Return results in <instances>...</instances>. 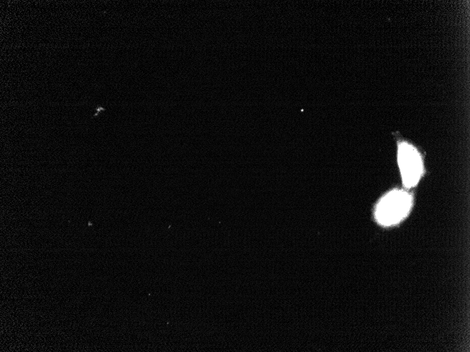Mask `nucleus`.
Segmentation results:
<instances>
[{
	"instance_id": "obj_2",
	"label": "nucleus",
	"mask_w": 470,
	"mask_h": 352,
	"mask_svg": "<svg viewBox=\"0 0 470 352\" xmlns=\"http://www.w3.org/2000/svg\"><path fill=\"white\" fill-rule=\"evenodd\" d=\"M398 158L403 184L407 188L414 186L423 171L419 153L411 145L402 143L398 147Z\"/></svg>"
},
{
	"instance_id": "obj_1",
	"label": "nucleus",
	"mask_w": 470,
	"mask_h": 352,
	"mask_svg": "<svg viewBox=\"0 0 470 352\" xmlns=\"http://www.w3.org/2000/svg\"><path fill=\"white\" fill-rule=\"evenodd\" d=\"M412 206V197L407 192L393 190L378 203L375 217L383 226H391L400 222L407 216Z\"/></svg>"
}]
</instances>
